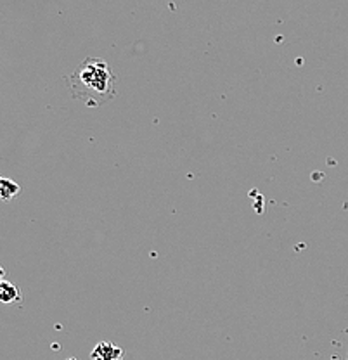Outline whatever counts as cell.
<instances>
[{
  "instance_id": "obj_5",
  "label": "cell",
  "mask_w": 348,
  "mask_h": 360,
  "mask_svg": "<svg viewBox=\"0 0 348 360\" xmlns=\"http://www.w3.org/2000/svg\"><path fill=\"white\" fill-rule=\"evenodd\" d=\"M68 360H77V359H68Z\"/></svg>"
},
{
  "instance_id": "obj_2",
  "label": "cell",
  "mask_w": 348,
  "mask_h": 360,
  "mask_svg": "<svg viewBox=\"0 0 348 360\" xmlns=\"http://www.w3.org/2000/svg\"><path fill=\"white\" fill-rule=\"evenodd\" d=\"M122 355H123L122 348H118L113 343H106V341L99 343L92 350L94 360H122Z\"/></svg>"
},
{
  "instance_id": "obj_4",
  "label": "cell",
  "mask_w": 348,
  "mask_h": 360,
  "mask_svg": "<svg viewBox=\"0 0 348 360\" xmlns=\"http://www.w3.org/2000/svg\"><path fill=\"white\" fill-rule=\"evenodd\" d=\"M20 194V186L11 179H0V198L4 201H11Z\"/></svg>"
},
{
  "instance_id": "obj_3",
  "label": "cell",
  "mask_w": 348,
  "mask_h": 360,
  "mask_svg": "<svg viewBox=\"0 0 348 360\" xmlns=\"http://www.w3.org/2000/svg\"><path fill=\"white\" fill-rule=\"evenodd\" d=\"M0 300H2L4 303H7V305H9V303L20 302V288H18L16 284H11L4 279L2 283H0Z\"/></svg>"
},
{
  "instance_id": "obj_1",
  "label": "cell",
  "mask_w": 348,
  "mask_h": 360,
  "mask_svg": "<svg viewBox=\"0 0 348 360\" xmlns=\"http://www.w3.org/2000/svg\"><path fill=\"white\" fill-rule=\"evenodd\" d=\"M116 77L110 66L97 58H89L71 77V92L89 106H99L113 99Z\"/></svg>"
},
{
  "instance_id": "obj_6",
  "label": "cell",
  "mask_w": 348,
  "mask_h": 360,
  "mask_svg": "<svg viewBox=\"0 0 348 360\" xmlns=\"http://www.w3.org/2000/svg\"><path fill=\"white\" fill-rule=\"evenodd\" d=\"M347 360H348V357H347Z\"/></svg>"
}]
</instances>
